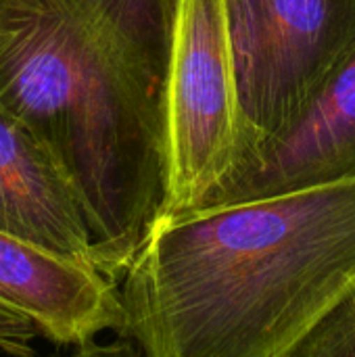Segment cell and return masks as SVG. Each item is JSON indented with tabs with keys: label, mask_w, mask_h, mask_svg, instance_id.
<instances>
[{
	"label": "cell",
	"mask_w": 355,
	"mask_h": 357,
	"mask_svg": "<svg viewBox=\"0 0 355 357\" xmlns=\"http://www.w3.org/2000/svg\"><path fill=\"white\" fill-rule=\"evenodd\" d=\"M180 0H0V107L67 180L90 261L121 280L167 201Z\"/></svg>",
	"instance_id": "6da1fadb"
},
{
	"label": "cell",
	"mask_w": 355,
	"mask_h": 357,
	"mask_svg": "<svg viewBox=\"0 0 355 357\" xmlns=\"http://www.w3.org/2000/svg\"><path fill=\"white\" fill-rule=\"evenodd\" d=\"M119 295L142 357H285L355 295V178L159 222Z\"/></svg>",
	"instance_id": "7a4b0ae2"
},
{
	"label": "cell",
	"mask_w": 355,
	"mask_h": 357,
	"mask_svg": "<svg viewBox=\"0 0 355 357\" xmlns=\"http://www.w3.org/2000/svg\"><path fill=\"white\" fill-rule=\"evenodd\" d=\"M222 2L239 105L236 172L297 121L354 52L355 0Z\"/></svg>",
	"instance_id": "3957f363"
},
{
	"label": "cell",
	"mask_w": 355,
	"mask_h": 357,
	"mask_svg": "<svg viewBox=\"0 0 355 357\" xmlns=\"http://www.w3.org/2000/svg\"><path fill=\"white\" fill-rule=\"evenodd\" d=\"M167 153L161 222L197 211L236 165L239 105L222 0H180L167 88Z\"/></svg>",
	"instance_id": "277c9868"
},
{
	"label": "cell",
	"mask_w": 355,
	"mask_h": 357,
	"mask_svg": "<svg viewBox=\"0 0 355 357\" xmlns=\"http://www.w3.org/2000/svg\"><path fill=\"white\" fill-rule=\"evenodd\" d=\"M103 333L126 337L117 282L88 261L0 230V339L38 335L73 347Z\"/></svg>",
	"instance_id": "5b68a950"
},
{
	"label": "cell",
	"mask_w": 355,
	"mask_h": 357,
	"mask_svg": "<svg viewBox=\"0 0 355 357\" xmlns=\"http://www.w3.org/2000/svg\"><path fill=\"white\" fill-rule=\"evenodd\" d=\"M355 178V50L297 121L232 172L197 211Z\"/></svg>",
	"instance_id": "8992f818"
},
{
	"label": "cell",
	"mask_w": 355,
	"mask_h": 357,
	"mask_svg": "<svg viewBox=\"0 0 355 357\" xmlns=\"http://www.w3.org/2000/svg\"><path fill=\"white\" fill-rule=\"evenodd\" d=\"M0 230L90 261L80 205L33 134L0 107Z\"/></svg>",
	"instance_id": "52a82bcc"
},
{
	"label": "cell",
	"mask_w": 355,
	"mask_h": 357,
	"mask_svg": "<svg viewBox=\"0 0 355 357\" xmlns=\"http://www.w3.org/2000/svg\"><path fill=\"white\" fill-rule=\"evenodd\" d=\"M285 357H355V295L335 307Z\"/></svg>",
	"instance_id": "ba28073f"
},
{
	"label": "cell",
	"mask_w": 355,
	"mask_h": 357,
	"mask_svg": "<svg viewBox=\"0 0 355 357\" xmlns=\"http://www.w3.org/2000/svg\"><path fill=\"white\" fill-rule=\"evenodd\" d=\"M56 357H142L134 341L119 339L111 343L88 341L84 345H73L67 354Z\"/></svg>",
	"instance_id": "9c48e42d"
}]
</instances>
